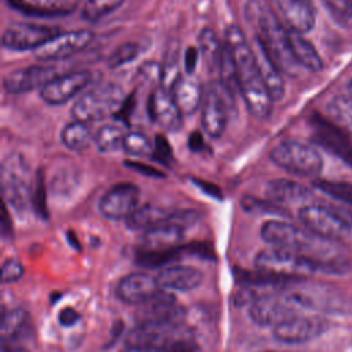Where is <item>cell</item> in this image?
<instances>
[{"mask_svg": "<svg viewBox=\"0 0 352 352\" xmlns=\"http://www.w3.org/2000/svg\"><path fill=\"white\" fill-rule=\"evenodd\" d=\"M224 43L232 56L238 76L239 94L243 98L246 109L258 120L270 118L275 100L260 74L252 43L236 25H231L226 29Z\"/></svg>", "mask_w": 352, "mask_h": 352, "instance_id": "cell-1", "label": "cell"}, {"mask_svg": "<svg viewBox=\"0 0 352 352\" xmlns=\"http://www.w3.org/2000/svg\"><path fill=\"white\" fill-rule=\"evenodd\" d=\"M243 12L254 38L264 47L280 72L287 76H296L300 65L290 50L289 29L282 25L271 7L261 0H248Z\"/></svg>", "mask_w": 352, "mask_h": 352, "instance_id": "cell-2", "label": "cell"}, {"mask_svg": "<svg viewBox=\"0 0 352 352\" xmlns=\"http://www.w3.org/2000/svg\"><path fill=\"white\" fill-rule=\"evenodd\" d=\"M305 309L300 296L292 285L263 293L249 305V316L258 326L275 327Z\"/></svg>", "mask_w": 352, "mask_h": 352, "instance_id": "cell-3", "label": "cell"}, {"mask_svg": "<svg viewBox=\"0 0 352 352\" xmlns=\"http://www.w3.org/2000/svg\"><path fill=\"white\" fill-rule=\"evenodd\" d=\"M126 99L124 88L113 81L98 84L84 91L72 106L73 118L81 122H95L116 116Z\"/></svg>", "mask_w": 352, "mask_h": 352, "instance_id": "cell-4", "label": "cell"}, {"mask_svg": "<svg viewBox=\"0 0 352 352\" xmlns=\"http://www.w3.org/2000/svg\"><path fill=\"white\" fill-rule=\"evenodd\" d=\"M1 191L6 202L16 210H26L32 205L33 176L29 165L18 151L8 153L0 166Z\"/></svg>", "mask_w": 352, "mask_h": 352, "instance_id": "cell-5", "label": "cell"}, {"mask_svg": "<svg viewBox=\"0 0 352 352\" xmlns=\"http://www.w3.org/2000/svg\"><path fill=\"white\" fill-rule=\"evenodd\" d=\"M254 265L257 270L290 280H304L307 275L320 272V264L316 260L293 250L272 246L258 252Z\"/></svg>", "mask_w": 352, "mask_h": 352, "instance_id": "cell-6", "label": "cell"}, {"mask_svg": "<svg viewBox=\"0 0 352 352\" xmlns=\"http://www.w3.org/2000/svg\"><path fill=\"white\" fill-rule=\"evenodd\" d=\"M270 158L286 172L304 177L318 176L323 168V158L315 147L292 139L278 143L271 150Z\"/></svg>", "mask_w": 352, "mask_h": 352, "instance_id": "cell-7", "label": "cell"}, {"mask_svg": "<svg viewBox=\"0 0 352 352\" xmlns=\"http://www.w3.org/2000/svg\"><path fill=\"white\" fill-rule=\"evenodd\" d=\"M231 111H236L235 95L220 81L210 82L205 91L201 111V125L204 132L212 139L221 138L227 128Z\"/></svg>", "mask_w": 352, "mask_h": 352, "instance_id": "cell-8", "label": "cell"}, {"mask_svg": "<svg viewBox=\"0 0 352 352\" xmlns=\"http://www.w3.org/2000/svg\"><path fill=\"white\" fill-rule=\"evenodd\" d=\"M298 219L305 230L334 243L345 241L351 234L349 221L336 209L324 205H304L298 210Z\"/></svg>", "mask_w": 352, "mask_h": 352, "instance_id": "cell-9", "label": "cell"}, {"mask_svg": "<svg viewBox=\"0 0 352 352\" xmlns=\"http://www.w3.org/2000/svg\"><path fill=\"white\" fill-rule=\"evenodd\" d=\"M60 32L58 26L15 22L3 32L1 45L11 51H36Z\"/></svg>", "mask_w": 352, "mask_h": 352, "instance_id": "cell-10", "label": "cell"}, {"mask_svg": "<svg viewBox=\"0 0 352 352\" xmlns=\"http://www.w3.org/2000/svg\"><path fill=\"white\" fill-rule=\"evenodd\" d=\"M327 329V322L318 315H296L272 327V336L283 344L297 345L320 337Z\"/></svg>", "mask_w": 352, "mask_h": 352, "instance_id": "cell-11", "label": "cell"}, {"mask_svg": "<svg viewBox=\"0 0 352 352\" xmlns=\"http://www.w3.org/2000/svg\"><path fill=\"white\" fill-rule=\"evenodd\" d=\"M311 124L314 129V142L352 168V140L349 135L334 121L320 114H314Z\"/></svg>", "mask_w": 352, "mask_h": 352, "instance_id": "cell-12", "label": "cell"}, {"mask_svg": "<svg viewBox=\"0 0 352 352\" xmlns=\"http://www.w3.org/2000/svg\"><path fill=\"white\" fill-rule=\"evenodd\" d=\"M139 323H184L186 308L169 292L161 290L146 302L140 304L136 312Z\"/></svg>", "mask_w": 352, "mask_h": 352, "instance_id": "cell-13", "label": "cell"}, {"mask_svg": "<svg viewBox=\"0 0 352 352\" xmlns=\"http://www.w3.org/2000/svg\"><path fill=\"white\" fill-rule=\"evenodd\" d=\"M140 188L133 183H117L99 201L100 214L109 220H126L139 206Z\"/></svg>", "mask_w": 352, "mask_h": 352, "instance_id": "cell-14", "label": "cell"}, {"mask_svg": "<svg viewBox=\"0 0 352 352\" xmlns=\"http://www.w3.org/2000/svg\"><path fill=\"white\" fill-rule=\"evenodd\" d=\"M92 40L94 32L88 29L60 32L43 47L33 51V54L38 60H62L82 51L92 43Z\"/></svg>", "mask_w": 352, "mask_h": 352, "instance_id": "cell-15", "label": "cell"}, {"mask_svg": "<svg viewBox=\"0 0 352 352\" xmlns=\"http://www.w3.org/2000/svg\"><path fill=\"white\" fill-rule=\"evenodd\" d=\"M89 82L91 73L88 70L58 74L40 89V98L50 106H60L81 95Z\"/></svg>", "mask_w": 352, "mask_h": 352, "instance_id": "cell-16", "label": "cell"}, {"mask_svg": "<svg viewBox=\"0 0 352 352\" xmlns=\"http://www.w3.org/2000/svg\"><path fill=\"white\" fill-rule=\"evenodd\" d=\"M56 76V69L52 65H30L7 73L3 78V88L12 95L26 94L44 88Z\"/></svg>", "mask_w": 352, "mask_h": 352, "instance_id": "cell-17", "label": "cell"}, {"mask_svg": "<svg viewBox=\"0 0 352 352\" xmlns=\"http://www.w3.org/2000/svg\"><path fill=\"white\" fill-rule=\"evenodd\" d=\"M148 114L151 121L166 132H177L183 126L184 114L179 109L172 92L164 87L155 88L150 95Z\"/></svg>", "mask_w": 352, "mask_h": 352, "instance_id": "cell-18", "label": "cell"}, {"mask_svg": "<svg viewBox=\"0 0 352 352\" xmlns=\"http://www.w3.org/2000/svg\"><path fill=\"white\" fill-rule=\"evenodd\" d=\"M161 290L155 276L144 272H133L118 282L117 297L126 304L140 305Z\"/></svg>", "mask_w": 352, "mask_h": 352, "instance_id": "cell-19", "label": "cell"}, {"mask_svg": "<svg viewBox=\"0 0 352 352\" xmlns=\"http://www.w3.org/2000/svg\"><path fill=\"white\" fill-rule=\"evenodd\" d=\"M161 289L164 290H176V292H188L197 289L202 280L204 274L201 270L192 265L183 264H170L162 267L155 275Z\"/></svg>", "mask_w": 352, "mask_h": 352, "instance_id": "cell-20", "label": "cell"}, {"mask_svg": "<svg viewBox=\"0 0 352 352\" xmlns=\"http://www.w3.org/2000/svg\"><path fill=\"white\" fill-rule=\"evenodd\" d=\"M276 4L287 29L304 34L315 26L316 11L312 0H276Z\"/></svg>", "mask_w": 352, "mask_h": 352, "instance_id": "cell-21", "label": "cell"}, {"mask_svg": "<svg viewBox=\"0 0 352 352\" xmlns=\"http://www.w3.org/2000/svg\"><path fill=\"white\" fill-rule=\"evenodd\" d=\"M184 228L166 220L142 235L140 252H164L180 246L184 236Z\"/></svg>", "mask_w": 352, "mask_h": 352, "instance_id": "cell-22", "label": "cell"}, {"mask_svg": "<svg viewBox=\"0 0 352 352\" xmlns=\"http://www.w3.org/2000/svg\"><path fill=\"white\" fill-rule=\"evenodd\" d=\"M265 194L268 199L279 205H293V204H309V199L314 197L312 191L297 182L289 179H274L270 180L265 186Z\"/></svg>", "mask_w": 352, "mask_h": 352, "instance_id": "cell-23", "label": "cell"}, {"mask_svg": "<svg viewBox=\"0 0 352 352\" xmlns=\"http://www.w3.org/2000/svg\"><path fill=\"white\" fill-rule=\"evenodd\" d=\"M257 66L260 70V74L275 102L280 100L285 96V80L283 73L280 69L275 65L272 58L268 55V52L264 50V47L254 38V43L252 44Z\"/></svg>", "mask_w": 352, "mask_h": 352, "instance_id": "cell-24", "label": "cell"}, {"mask_svg": "<svg viewBox=\"0 0 352 352\" xmlns=\"http://www.w3.org/2000/svg\"><path fill=\"white\" fill-rule=\"evenodd\" d=\"M170 92L184 116H192L202 106L205 92L192 76H182Z\"/></svg>", "mask_w": 352, "mask_h": 352, "instance_id": "cell-25", "label": "cell"}, {"mask_svg": "<svg viewBox=\"0 0 352 352\" xmlns=\"http://www.w3.org/2000/svg\"><path fill=\"white\" fill-rule=\"evenodd\" d=\"M289 41L290 50L296 62L311 72H320L323 69V60L314 47V44L307 40L301 33L293 32L289 29Z\"/></svg>", "mask_w": 352, "mask_h": 352, "instance_id": "cell-26", "label": "cell"}, {"mask_svg": "<svg viewBox=\"0 0 352 352\" xmlns=\"http://www.w3.org/2000/svg\"><path fill=\"white\" fill-rule=\"evenodd\" d=\"M170 216V212L165 208L155 205H143L138 206L125 220V224L129 230L133 231H147L164 221H166Z\"/></svg>", "mask_w": 352, "mask_h": 352, "instance_id": "cell-27", "label": "cell"}, {"mask_svg": "<svg viewBox=\"0 0 352 352\" xmlns=\"http://www.w3.org/2000/svg\"><path fill=\"white\" fill-rule=\"evenodd\" d=\"M198 50L210 72H219L224 51V41H220L217 33L210 28H204L198 34Z\"/></svg>", "mask_w": 352, "mask_h": 352, "instance_id": "cell-28", "label": "cell"}, {"mask_svg": "<svg viewBox=\"0 0 352 352\" xmlns=\"http://www.w3.org/2000/svg\"><path fill=\"white\" fill-rule=\"evenodd\" d=\"M10 7L33 16H56L70 12L65 0H8Z\"/></svg>", "mask_w": 352, "mask_h": 352, "instance_id": "cell-29", "label": "cell"}, {"mask_svg": "<svg viewBox=\"0 0 352 352\" xmlns=\"http://www.w3.org/2000/svg\"><path fill=\"white\" fill-rule=\"evenodd\" d=\"M60 140L63 146L74 153H81L87 150L94 142V136L85 122L73 120L66 124L60 132Z\"/></svg>", "mask_w": 352, "mask_h": 352, "instance_id": "cell-30", "label": "cell"}, {"mask_svg": "<svg viewBox=\"0 0 352 352\" xmlns=\"http://www.w3.org/2000/svg\"><path fill=\"white\" fill-rule=\"evenodd\" d=\"M125 131L121 125L107 124L100 126L94 135V143L100 153H114L122 148Z\"/></svg>", "mask_w": 352, "mask_h": 352, "instance_id": "cell-31", "label": "cell"}, {"mask_svg": "<svg viewBox=\"0 0 352 352\" xmlns=\"http://www.w3.org/2000/svg\"><path fill=\"white\" fill-rule=\"evenodd\" d=\"M327 113L331 121L352 136V98L349 95L334 96L327 104Z\"/></svg>", "mask_w": 352, "mask_h": 352, "instance_id": "cell-32", "label": "cell"}, {"mask_svg": "<svg viewBox=\"0 0 352 352\" xmlns=\"http://www.w3.org/2000/svg\"><path fill=\"white\" fill-rule=\"evenodd\" d=\"M28 322H29V314L22 308H15L4 314L1 319V326H0L3 344L11 342L14 338H16L23 331Z\"/></svg>", "mask_w": 352, "mask_h": 352, "instance_id": "cell-33", "label": "cell"}, {"mask_svg": "<svg viewBox=\"0 0 352 352\" xmlns=\"http://www.w3.org/2000/svg\"><path fill=\"white\" fill-rule=\"evenodd\" d=\"M180 65H179V45L173 44L166 50L164 63L161 66V87L172 91L175 84L180 80Z\"/></svg>", "mask_w": 352, "mask_h": 352, "instance_id": "cell-34", "label": "cell"}, {"mask_svg": "<svg viewBox=\"0 0 352 352\" xmlns=\"http://www.w3.org/2000/svg\"><path fill=\"white\" fill-rule=\"evenodd\" d=\"M122 150L129 157H136V158L153 157L154 144L142 132H126L122 142Z\"/></svg>", "mask_w": 352, "mask_h": 352, "instance_id": "cell-35", "label": "cell"}, {"mask_svg": "<svg viewBox=\"0 0 352 352\" xmlns=\"http://www.w3.org/2000/svg\"><path fill=\"white\" fill-rule=\"evenodd\" d=\"M241 206L245 212L253 214H275V216H287L289 212L279 204L271 199H261L253 195H243L241 198Z\"/></svg>", "mask_w": 352, "mask_h": 352, "instance_id": "cell-36", "label": "cell"}, {"mask_svg": "<svg viewBox=\"0 0 352 352\" xmlns=\"http://www.w3.org/2000/svg\"><path fill=\"white\" fill-rule=\"evenodd\" d=\"M124 1L125 0H87L81 10V16L87 22H98L118 10Z\"/></svg>", "mask_w": 352, "mask_h": 352, "instance_id": "cell-37", "label": "cell"}, {"mask_svg": "<svg viewBox=\"0 0 352 352\" xmlns=\"http://www.w3.org/2000/svg\"><path fill=\"white\" fill-rule=\"evenodd\" d=\"M314 186L326 195L352 205V183L344 180H316Z\"/></svg>", "mask_w": 352, "mask_h": 352, "instance_id": "cell-38", "label": "cell"}, {"mask_svg": "<svg viewBox=\"0 0 352 352\" xmlns=\"http://www.w3.org/2000/svg\"><path fill=\"white\" fill-rule=\"evenodd\" d=\"M143 52V45L136 41H126L121 45H118L114 52L109 58V67L118 69L121 66H125L139 58V55Z\"/></svg>", "mask_w": 352, "mask_h": 352, "instance_id": "cell-39", "label": "cell"}, {"mask_svg": "<svg viewBox=\"0 0 352 352\" xmlns=\"http://www.w3.org/2000/svg\"><path fill=\"white\" fill-rule=\"evenodd\" d=\"M162 352H201V348L194 340L191 330L186 326L168 341V344L162 348Z\"/></svg>", "mask_w": 352, "mask_h": 352, "instance_id": "cell-40", "label": "cell"}, {"mask_svg": "<svg viewBox=\"0 0 352 352\" xmlns=\"http://www.w3.org/2000/svg\"><path fill=\"white\" fill-rule=\"evenodd\" d=\"M47 190H45V179L43 170H38L33 177V188H32V208L41 217H48L47 210Z\"/></svg>", "mask_w": 352, "mask_h": 352, "instance_id": "cell-41", "label": "cell"}, {"mask_svg": "<svg viewBox=\"0 0 352 352\" xmlns=\"http://www.w3.org/2000/svg\"><path fill=\"white\" fill-rule=\"evenodd\" d=\"M25 274L23 264L16 258H7L1 265L3 283H12L19 280Z\"/></svg>", "mask_w": 352, "mask_h": 352, "instance_id": "cell-42", "label": "cell"}, {"mask_svg": "<svg viewBox=\"0 0 352 352\" xmlns=\"http://www.w3.org/2000/svg\"><path fill=\"white\" fill-rule=\"evenodd\" d=\"M153 158L164 165H169L173 162V151L168 142V139L162 135H157L154 140V153Z\"/></svg>", "mask_w": 352, "mask_h": 352, "instance_id": "cell-43", "label": "cell"}, {"mask_svg": "<svg viewBox=\"0 0 352 352\" xmlns=\"http://www.w3.org/2000/svg\"><path fill=\"white\" fill-rule=\"evenodd\" d=\"M331 14L346 23L352 21V0H324Z\"/></svg>", "mask_w": 352, "mask_h": 352, "instance_id": "cell-44", "label": "cell"}, {"mask_svg": "<svg viewBox=\"0 0 352 352\" xmlns=\"http://www.w3.org/2000/svg\"><path fill=\"white\" fill-rule=\"evenodd\" d=\"M125 165L128 168H131L132 170L138 172V173H142L144 176H148V177H165V173L151 165H147V164H143L142 161H126Z\"/></svg>", "mask_w": 352, "mask_h": 352, "instance_id": "cell-45", "label": "cell"}, {"mask_svg": "<svg viewBox=\"0 0 352 352\" xmlns=\"http://www.w3.org/2000/svg\"><path fill=\"white\" fill-rule=\"evenodd\" d=\"M199 50L197 47H190L186 50L184 52V60H183V66H184V72L187 76H192L195 72V67L198 65V58H199Z\"/></svg>", "mask_w": 352, "mask_h": 352, "instance_id": "cell-46", "label": "cell"}, {"mask_svg": "<svg viewBox=\"0 0 352 352\" xmlns=\"http://www.w3.org/2000/svg\"><path fill=\"white\" fill-rule=\"evenodd\" d=\"M192 183L199 187L205 194L210 195L212 198L214 199H223V194H221V190L219 186H216L214 183L212 182H206V180H202V179H191Z\"/></svg>", "mask_w": 352, "mask_h": 352, "instance_id": "cell-47", "label": "cell"}, {"mask_svg": "<svg viewBox=\"0 0 352 352\" xmlns=\"http://www.w3.org/2000/svg\"><path fill=\"white\" fill-rule=\"evenodd\" d=\"M78 319H80V314H78L74 308H72V307L63 308V309L59 312V315H58L59 323H60L62 326H65V327H69V326L76 324V323L78 322Z\"/></svg>", "mask_w": 352, "mask_h": 352, "instance_id": "cell-48", "label": "cell"}, {"mask_svg": "<svg viewBox=\"0 0 352 352\" xmlns=\"http://www.w3.org/2000/svg\"><path fill=\"white\" fill-rule=\"evenodd\" d=\"M188 147L191 151H202L205 148V139L201 132L194 131L188 138Z\"/></svg>", "mask_w": 352, "mask_h": 352, "instance_id": "cell-49", "label": "cell"}, {"mask_svg": "<svg viewBox=\"0 0 352 352\" xmlns=\"http://www.w3.org/2000/svg\"><path fill=\"white\" fill-rule=\"evenodd\" d=\"M1 232L3 236H8L12 232V224H11V219L7 210V205H4V210H3V220H1Z\"/></svg>", "mask_w": 352, "mask_h": 352, "instance_id": "cell-50", "label": "cell"}, {"mask_svg": "<svg viewBox=\"0 0 352 352\" xmlns=\"http://www.w3.org/2000/svg\"><path fill=\"white\" fill-rule=\"evenodd\" d=\"M124 352H162L158 348L153 346H140V345H126Z\"/></svg>", "mask_w": 352, "mask_h": 352, "instance_id": "cell-51", "label": "cell"}, {"mask_svg": "<svg viewBox=\"0 0 352 352\" xmlns=\"http://www.w3.org/2000/svg\"><path fill=\"white\" fill-rule=\"evenodd\" d=\"M67 239L70 241V243L76 248V249H80V243H78V239L73 235V232H67Z\"/></svg>", "mask_w": 352, "mask_h": 352, "instance_id": "cell-52", "label": "cell"}, {"mask_svg": "<svg viewBox=\"0 0 352 352\" xmlns=\"http://www.w3.org/2000/svg\"><path fill=\"white\" fill-rule=\"evenodd\" d=\"M7 352H29V351H26V349H23V348H11V349L7 351Z\"/></svg>", "mask_w": 352, "mask_h": 352, "instance_id": "cell-53", "label": "cell"}, {"mask_svg": "<svg viewBox=\"0 0 352 352\" xmlns=\"http://www.w3.org/2000/svg\"><path fill=\"white\" fill-rule=\"evenodd\" d=\"M348 92H349V96L352 98V80H351L349 84H348Z\"/></svg>", "mask_w": 352, "mask_h": 352, "instance_id": "cell-54", "label": "cell"}, {"mask_svg": "<svg viewBox=\"0 0 352 352\" xmlns=\"http://www.w3.org/2000/svg\"><path fill=\"white\" fill-rule=\"evenodd\" d=\"M270 1H276V0H270Z\"/></svg>", "mask_w": 352, "mask_h": 352, "instance_id": "cell-55", "label": "cell"}]
</instances>
